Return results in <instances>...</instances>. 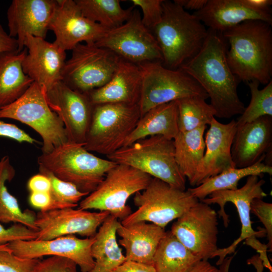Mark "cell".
Wrapping results in <instances>:
<instances>
[{
  "label": "cell",
  "instance_id": "obj_1",
  "mask_svg": "<svg viewBox=\"0 0 272 272\" xmlns=\"http://www.w3.org/2000/svg\"><path fill=\"white\" fill-rule=\"evenodd\" d=\"M227 50L222 34L208 29L200 50L179 69L205 90L216 111L215 116L221 118L241 115L245 108L238 95V80L228 63Z\"/></svg>",
  "mask_w": 272,
  "mask_h": 272
},
{
  "label": "cell",
  "instance_id": "obj_2",
  "mask_svg": "<svg viewBox=\"0 0 272 272\" xmlns=\"http://www.w3.org/2000/svg\"><path fill=\"white\" fill-rule=\"evenodd\" d=\"M271 26L264 21L249 20L222 33L229 45L228 63L238 80H255L263 85L271 81Z\"/></svg>",
  "mask_w": 272,
  "mask_h": 272
},
{
  "label": "cell",
  "instance_id": "obj_3",
  "mask_svg": "<svg viewBox=\"0 0 272 272\" xmlns=\"http://www.w3.org/2000/svg\"><path fill=\"white\" fill-rule=\"evenodd\" d=\"M159 23L152 31L160 49L162 64L179 69L200 50L208 29L193 14L175 2L164 1Z\"/></svg>",
  "mask_w": 272,
  "mask_h": 272
},
{
  "label": "cell",
  "instance_id": "obj_4",
  "mask_svg": "<svg viewBox=\"0 0 272 272\" xmlns=\"http://www.w3.org/2000/svg\"><path fill=\"white\" fill-rule=\"evenodd\" d=\"M84 146L71 142L61 145L50 153H42L37 158L38 165L89 194L116 163L95 156Z\"/></svg>",
  "mask_w": 272,
  "mask_h": 272
},
{
  "label": "cell",
  "instance_id": "obj_5",
  "mask_svg": "<svg viewBox=\"0 0 272 272\" xmlns=\"http://www.w3.org/2000/svg\"><path fill=\"white\" fill-rule=\"evenodd\" d=\"M107 157L116 164L133 167L175 187L185 190L186 179L176 162L173 140L160 135L149 137L123 147Z\"/></svg>",
  "mask_w": 272,
  "mask_h": 272
},
{
  "label": "cell",
  "instance_id": "obj_6",
  "mask_svg": "<svg viewBox=\"0 0 272 272\" xmlns=\"http://www.w3.org/2000/svg\"><path fill=\"white\" fill-rule=\"evenodd\" d=\"M2 118L19 121L37 132L42 140V153L70 142L62 121L47 102L46 91L34 82L19 98L0 108Z\"/></svg>",
  "mask_w": 272,
  "mask_h": 272
},
{
  "label": "cell",
  "instance_id": "obj_7",
  "mask_svg": "<svg viewBox=\"0 0 272 272\" xmlns=\"http://www.w3.org/2000/svg\"><path fill=\"white\" fill-rule=\"evenodd\" d=\"M141 117L139 104L94 105L84 148L106 156L122 148Z\"/></svg>",
  "mask_w": 272,
  "mask_h": 272
},
{
  "label": "cell",
  "instance_id": "obj_8",
  "mask_svg": "<svg viewBox=\"0 0 272 272\" xmlns=\"http://www.w3.org/2000/svg\"><path fill=\"white\" fill-rule=\"evenodd\" d=\"M263 179H259L257 175L248 176L245 184L240 188L235 190H224L217 191L201 200L204 203L211 205L217 203L220 207L217 214L223 221L225 227L229 225V216L225 210L227 202H231L236 207L241 224V234L239 238L235 240L229 246L218 249L213 255V257L219 256V259L216 264L219 265L226 255L234 253L237 245L245 240V243L256 250L261 256L266 255L267 245L261 243L256 237H264L266 235L265 229L254 231L252 227L250 219V203L254 198H263L267 196L263 191L262 186L265 183Z\"/></svg>",
  "mask_w": 272,
  "mask_h": 272
},
{
  "label": "cell",
  "instance_id": "obj_9",
  "mask_svg": "<svg viewBox=\"0 0 272 272\" xmlns=\"http://www.w3.org/2000/svg\"><path fill=\"white\" fill-rule=\"evenodd\" d=\"M152 178L133 167L116 164L96 189L80 201L79 208L108 212L122 221L131 213L126 205L129 197L145 189Z\"/></svg>",
  "mask_w": 272,
  "mask_h": 272
},
{
  "label": "cell",
  "instance_id": "obj_10",
  "mask_svg": "<svg viewBox=\"0 0 272 272\" xmlns=\"http://www.w3.org/2000/svg\"><path fill=\"white\" fill-rule=\"evenodd\" d=\"M199 201L187 189H178L153 177L145 189L134 195L133 202L138 209L120 223L126 226L149 222L165 228Z\"/></svg>",
  "mask_w": 272,
  "mask_h": 272
},
{
  "label": "cell",
  "instance_id": "obj_11",
  "mask_svg": "<svg viewBox=\"0 0 272 272\" xmlns=\"http://www.w3.org/2000/svg\"><path fill=\"white\" fill-rule=\"evenodd\" d=\"M142 71L141 93L139 103L141 117L150 109L179 99L208 95L191 76L180 69L171 70L161 62L139 65Z\"/></svg>",
  "mask_w": 272,
  "mask_h": 272
},
{
  "label": "cell",
  "instance_id": "obj_12",
  "mask_svg": "<svg viewBox=\"0 0 272 272\" xmlns=\"http://www.w3.org/2000/svg\"><path fill=\"white\" fill-rule=\"evenodd\" d=\"M61 73V82L83 93L106 84L116 71L121 59L94 43H79L72 50Z\"/></svg>",
  "mask_w": 272,
  "mask_h": 272
},
{
  "label": "cell",
  "instance_id": "obj_13",
  "mask_svg": "<svg viewBox=\"0 0 272 272\" xmlns=\"http://www.w3.org/2000/svg\"><path fill=\"white\" fill-rule=\"evenodd\" d=\"M95 44L107 49L121 59L140 65L163 62L159 46L153 33L142 22V15L133 9L121 25L109 29Z\"/></svg>",
  "mask_w": 272,
  "mask_h": 272
},
{
  "label": "cell",
  "instance_id": "obj_14",
  "mask_svg": "<svg viewBox=\"0 0 272 272\" xmlns=\"http://www.w3.org/2000/svg\"><path fill=\"white\" fill-rule=\"evenodd\" d=\"M217 215L210 205L199 201L177 219L170 231L194 255L208 260L218 249Z\"/></svg>",
  "mask_w": 272,
  "mask_h": 272
},
{
  "label": "cell",
  "instance_id": "obj_15",
  "mask_svg": "<svg viewBox=\"0 0 272 272\" xmlns=\"http://www.w3.org/2000/svg\"><path fill=\"white\" fill-rule=\"evenodd\" d=\"M109 215L106 211L91 212L75 208L40 211L35 221L38 231L36 240H49L74 234L94 237Z\"/></svg>",
  "mask_w": 272,
  "mask_h": 272
},
{
  "label": "cell",
  "instance_id": "obj_16",
  "mask_svg": "<svg viewBox=\"0 0 272 272\" xmlns=\"http://www.w3.org/2000/svg\"><path fill=\"white\" fill-rule=\"evenodd\" d=\"M46 97L62 121L69 141L85 145L94 107L87 95L60 81L46 92Z\"/></svg>",
  "mask_w": 272,
  "mask_h": 272
},
{
  "label": "cell",
  "instance_id": "obj_17",
  "mask_svg": "<svg viewBox=\"0 0 272 272\" xmlns=\"http://www.w3.org/2000/svg\"><path fill=\"white\" fill-rule=\"evenodd\" d=\"M49 29L55 34L53 42L65 51L83 42L95 43L108 30L85 17L75 0H56Z\"/></svg>",
  "mask_w": 272,
  "mask_h": 272
},
{
  "label": "cell",
  "instance_id": "obj_18",
  "mask_svg": "<svg viewBox=\"0 0 272 272\" xmlns=\"http://www.w3.org/2000/svg\"><path fill=\"white\" fill-rule=\"evenodd\" d=\"M94 236L79 238L65 235L49 240H16L7 244L12 252L24 258H40L47 255L68 258L79 266L82 272H90L94 265L91 247Z\"/></svg>",
  "mask_w": 272,
  "mask_h": 272
},
{
  "label": "cell",
  "instance_id": "obj_19",
  "mask_svg": "<svg viewBox=\"0 0 272 272\" xmlns=\"http://www.w3.org/2000/svg\"><path fill=\"white\" fill-rule=\"evenodd\" d=\"M205 137V151L195 174L189 183L197 186L209 178L236 168L233 161L231 148L237 130L236 121L222 123L214 117Z\"/></svg>",
  "mask_w": 272,
  "mask_h": 272
},
{
  "label": "cell",
  "instance_id": "obj_20",
  "mask_svg": "<svg viewBox=\"0 0 272 272\" xmlns=\"http://www.w3.org/2000/svg\"><path fill=\"white\" fill-rule=\"evenodd\" d=\"M56 0H13L7 17L9 35L15 38L19 52L24 47L27 36L45 39Z\"/></svg>",
  "mask_w": 272,
  "mask_h": 272
},
{
  "label": "cell",
  "instance_id": "obj_21",
  "mask_svg": "<svg viewBox=\"0 0 272 272\" xmlns=\"http://www.w3.org/2000/svg\"><path fill=\"white\" fill-rule=\"evenodd\" d=\"M24 47L27 53L22 62L23 70L46 93L61 81L62 71L66 61L65 51L54 42L31 36L26 37Z\"/></svg>",
  "mask_w": 272,
  "mask_h": 272
},
{
  "label": "cell",
  "instance_id": "obj_22",
  "mask_svg": "<svg viewBox=\"0 0 272 272\" xmlns=\"http://www.w3.org/2000/svg\"><path fill=\"white\" fill-rule=\"evenodd\" d=\"M272 147V116L266 115L237 126L231 148L235 167L242 168L258 162Z\"/></svg>",
  "mask_w": 272,
  "mask_h": 272
},
{
  "label": "cell",
  "instance_id": "obj_23",
  "mask_svg": "<svg viewBox=\"0 0 272 272\" xmlns=\"http://www.w3.org/2000/svg\"><path fill=\"white\" fill-rule=\"evenodd\" d=\"M193 14L208 29L221 33L246 21L259 20L272 24L271 11L253 9L242 0H207L201 10Z\"/></svg>",
  "mask_w": 272,
  "mask_h": 272
},
{
  "label": "cell",
  "instance_id": "obj_24",
  "mask_svg": "<svg viewBox=\"0 0 272 272\" xmlns=\"http://www.w3.org/2000/svg\"><path fill=\"white\" fill-rule=\"evenodd\" d=\"M142 81L140 66L121 59L113 76L106 84L86 94L94 105L105 103L139 104Z\"/></svg>",
  "mask_w": 272,
  "mask_h": 272
},
{
  "label": "cell",
  "instance_id": "obj_25",
  "mask_svg": "<svg viewBox=\"0 0 272 272\" xmlns=\"http://www.w3.org/2000/svg\"><path fill=\"white\" fill-rule=\"evenodd\" d=\"M116 233L121 237L119 244L125 249L126 261L153 266L155 253L166 232L165 228L142 221L126 226L120 223Z\"/></svg>",
  "mask_w": 272,
  "mask_h": 272
},
{
  "label": "cell",
  "instance_id": "obj_26",
  "mask_svg": "<svg viewBox=\"0 0 272 272\" xmlns=\"http://www.w3.org/2000/svg\"><path fill=\"white\" fill-rule=\"evenodd\" d=\"M178 132V109L174 101L156 106L143 115L125 140L123 147L156 135L173 140Z\"/></svg>",
  "mask_w": 272,
  "mask_h": 272
},
{
  "label": "cell",
  "instance_id": "obj_27",
  "mask_svg": "<svg viewBox=\"0 0 272 272\" xmlns=\"http://www.w3.org/2000/svg\"><path fill=\"white\" fill-rule=\"evenodd\" d=\"M120 223L109 215L99 227L91 247L94 265L90 272H111L126 261L116 238Z\"/></svg>",
  "mask_w": 272,
  "mask_h": 272
},
{
  "label": "cell",
  "instance_id": "obj_28",
  "mask_svg": "<svg viewBox=\"0 0 272 272\" xmlns=\"http://www.w3.org/2000/svg\"><path fill=\"white\" fill-rule=\"evenodd\" d=\"M26 53L25 48L0 53V108L19 98L34 82L23 70Z\"/></svg>",
  "mask_w": 272,
  "mask_h": 272
},
{
  "label": "cell",
  "instance_id": "obj_29",
  "mask_svg": "<svg viewBox=\"0 0 272 272\" xmlns=\"http://www.w3.org/2000/svg\"><path fill=\"white\" fill-rule=\"evenodd\" d=\"M207 125L179 132L173 139L175 158L179 169L190 183L205 153L203 135Z\"/></svg>",
  "mask_w": 272,
  "mask_h": 272
},
{
  "label": "cell",
  "instance_id": "obj_30",
  "mask_svg": "<svg viewBox=\"0 0 272 272\" xmlns=\"http://www.w3.org/2000/svg\"><path fill=\"white\" fill-rule=\"evenodd\" d=\"M200 260L169 231L158 246L153 266L156 272H188Z\"/></svg>",
  "mask_w": 272,
  "mask_h": 272
},
{
  "label": "cell",
  "instance_id": "obj_31",
  "mask_svg": "<svg viewBox=\"0 0 272 272\" xmlns=\"http://www.w3.org/2000/svg\"><path fill=\"white\" fill-rule=\"evenodd\" d=\"M265 155L253 165L242 168H233L208 178L200 185L187 189L190 193L199 201L212 193L220 190H235L238 188L239 181L250 175L261 176L264 173L272 174V166L262 161Z\"/></svg>",
  "mask_w": 272,
  "mask_h": 272
},
{
  "label": "cell",
  "instance_id": "obj_32",
  "mask_svg": "<svg viewBox=\"0 0 272 272\" xmlns=\"http://www.w3.org/2000/svg\"><path fill=\"white\" fill-rule=\"evenodd\" d=\"M15 175V170L8 156L0 159V222L20 223L37 231L35 225L36 214L32 211H22L17 198L8 191L6 185Z\"/></svg>",
  "mask_w": 272,
  "mask_h": 272
},
{
  "label": "cell",
  "instance_id": "obj_33",
  "mask_svg": "<svg viewBox=\"0 0 272 272\" xmlns=\"http://www.w3.org/2000/svg\"><path fill=\"white\" fill-rule=\"evenodd\" d=\"M83 15L107 29L117 27L130 17L133 6L124 9L119 0H75Z\"/></svg>",
  "mask_w": 272,
  "mask_h": 272
},
{
  "label": "cell",
  "instance_id": "obj_34",
  "mask_svg": "<svg viewBox=\"0 0 272 272\" xmlns=\"http://www.w3.org/2000/svg\"><path fill=\"white\" fill-rule=\"evenodd\" d=\"M178 109L179 132L189 131L210 125L216 111L206 99L197 96L184 97L175 101Z\"/></svg>",
  "mask_w": 272,
  "mask_h": 272
},
{
  "label": "cell",
  "instance_id": "obj_35",
  "mask_svg": "<svg viewBox=\"0 0 272 272\" xmlns=\"http://www.w3.org/2000/svg\"><path fill=\"white\" fill-rule=\"evenodd\" d=\"M247 85L251 99L236 121L237 126L252 122L263 116H272V80L262 89H259V83L255 80L247 82Z\"/></svg>",
  "mask_w": 272,
  "mask_h": 272
},
{
  "label": "cell",
  "instance_id": "obj_36",
  "mask_svg": "<svg viewBox=\"0 0 272 272\" xmlns=\"http://www.w3.org/2000/svg\"><path fill=\"white\" fill-rule=\"evenodd\" d=\"M38 169L39 173L46 176L51 184L50 202L46 211L75 208L83 197L89 194L80 191L73 184L57 178L43 167L39 166Z\"/></svg>",
  "mask_w": 272,
  "mask_h": 272
},
{
  "label": "cell",
  "instance_id": "obj_37",
  "mask_svg": "<svg viewBox=\"0 0 272 272\" xmlns=\"http://www.w3.org/2000/svg\"><path fill=\"white\" fill-rule=\"evenodd\" d=\"M40 260L18 257L10 249L0 250V272H34Z\"/></svg>",
  "mask_w": 272,
  "mask_h": 272
},
{
  "label": "cell",
  "instance_id": "obj_38",
  "mask_svg": "<svg viewBox=\"0 0 272 272\" xmlns=\"http://www.w3.org/2000/svg\"><path fill=\"white\" fill-rule=\"evenodd\" d=\"M163 0H131L134 6L142 11V22L151 32L161 20Z\"/></svg>",
  "mask_w": 272,
  "mask_h": 272
},
{
  "label": "cell",
  "instance_id": "obj_39",
  "mask_svg": "<svg viewBox=\"0 0 272 272\" xmlns=\"http://www.w3.org/2000/svg\"><path fill=\"white\" fill-rule=\"evenodd\" d=\"M250 212L254 214L265 228L268 242L267 247L272 249V204L262 198H254L250 203Z\"/></svg>",
  "mask_w": 272,
  "mask_h": 272
},
{
  "label": "cell",
  "instance_id": "obj_40",
  "mask_svg": "<svg viewBox=\"0 0 272 272\" xmlns=\"http://www.w3.org/2000/svg\"><path fill=\"white\" fill-rule=\"evenodd\" d=\"M38 231L20 224L14 223L5 228L0 224V245L16 240H31L36 239Z\"/></svg>",
  "mask_w": 272,
  "mask_h": 272
},
{
  "label": "cell",
  "instance_id": "obj_41",
  "mask_svg": "<svg viewBox=\"0 0 272 272\" xmlns=\"http://www.w3.org/2000/svg\"><path fill=\"white\" fill-rule=\"evenodd\" d=\"M77 264L64 257L51 256L38 263L34 272H77Z\"/></svg>",
  "mask_w": 272,
  "mask_h": 272
},
{
  "label": "cell",
  "instance_id": "obj_42",
  "mask_svg": "<svg viewBox=\"0 0 272 272\" xmlns=\"http://www.w3.org/2000/svg\"><path fill=\"white\" fill-rule=\"evenodd\" d=\"M0 137L7 138L20 143H28L31 144L39 143L17 125L7 123L1 119H0Z\"/></svg>",
  "mask_w": 272,
  "mask_h": 272
},
{
  "label": "cell",
  "instance_id": "obj_43",
  "mask_svg": "<svg viewBox=\"0 0 272 272\" xmlns=\"http://www.w3.org/2000/svg\"><path fill=\"white\" fill-rule=\"evenodd\" d=\"M51 184L49 179L45 175L39 173L32 176L27 182V188L30 192H49Z\"/></svg>",
  "mask_w": 272,
  "mask_h": 272
},
{
  "label": "cell",
  "instance_id": "obj_44",
  "mask_svg": "<svg viewBox=\"0 0 272 272\" xmlns=\"http://www.w3.org/2000/svg\"><path fill=\"white\" fill-rule=\"evenodd\" d=\"M29 202L33 208L39 209L40 211H45L50 205V193L45 192H30Z\"/></svg>",
  "mask_w": 272,
  "mask_h": 272
},
{
  "label": "cell",
  "instance_id": "obj_45",
  "mask_svg": "<svg viewBox=\"0 0 272 272\" xmlns=\"http://www.w3.org/2000/svg\"><path fill=\"white\" fill-rule=\"evenodd\" d=\"M111 272H156L153 265L125 261Z\"/></svg>",
  "mask_w": 272,
  "mask_h": 272
},
{
  "label": "cell",
  "instance_id": "obj_46",
  "mask_svg": "<svg viewBox=\"0 0 272 272\" xmlns=\"http://www.w3.org/2000/svg\"><path fill=\"white\" fill-rule=\"evenodd\" d=\"M19 52L17 40L11 37L0 24V53Z\"/></svg>",
  "mask_w": 272,
  "mask_h": 272
},
{
  "label": "cell",
  "instance_id": "obj_47",
  "mask_svg": "<svg viewBox=\"0 0 272 272\" xmlns=\"http://www.w3.org/2000/svg\"><path fill=\"white\" fill-rule=\"evenodd\" d=\"M173 2L184 10H193L195 12L201 10L205 6L207 0H174Z\"/></svg>",
  "mask_w": 272,
  "mask_h": 272
},
{
  "label": "cell",
  "instance_id": "obj_48",
  "mask_svg": "<svg viewBox=\"0 0 272 272\" xmlns=\"http://www.w3.org/2000/svg\"><path fill=\"white\" fill-rule=\"evenodd\" d=\"M249 7L260 11H269L272 5L271 0H242Z\"/></svg>",
  "mask_w": 272,
  "mask_h": 272
},
{
  "label": "cell",
  "instance_id": "obj_49",
  "mask_svg": "<svg viewBox=\"0 0 272 272\" xmlns=\"http://www.w3.org/2000/svg\"><path fill=\"white\" fill-rule=\"evenodd\" d=\"M218 269L207 260H200L188 272H217Z\"/></svg>",
  "mask_w": 272,
  "mask_h": 272
},
{
  "label": "cell",
  "instance_id": "obj_50",
  "mask_svg": "<svg viewBox=\"0 0 272 272\" xmlns=\"http://www.w3.org/2000/svg\"><path fill=\"white\" fill-rule=\"evenodd\" d=\"M247 262L248 264H252L255 267L257 272L263 271V265L258 254L249 258Z\"/></svg>",
  "mask_w": 272,
  "mask_h": 272
},
{
  "label": "cell",
  "instance_id": "obj_51",
  "mask_svg": "<svg viewBox=\"0 0 272 272\" xmlns=\"http://www.w3.org/2000/svg\"><path fill=\"white\" fill-rule=\"evenodd\" d=\"M234 257L232 255L229 257H226L222 262L219 265V268L217 272H229L231 261Z\"/></svg>",
  "mask_w": 272,
  "mask_h": 272
},
{
  "label": "cell",
  "instance_id": "obj_52",
  "mask_svg": "<svg viewBox=\"0 0 272 272\" xmlns=\"http://www.w3.org/2000/svg\"><path fill=\"white\" fill-rule=\"evenodd\" d=\"M7 244L0 245V250L9 249L7 246Z\"/></svg>",
  "mask_w": 272,
  "mask_h": 272
}]
</instances>
